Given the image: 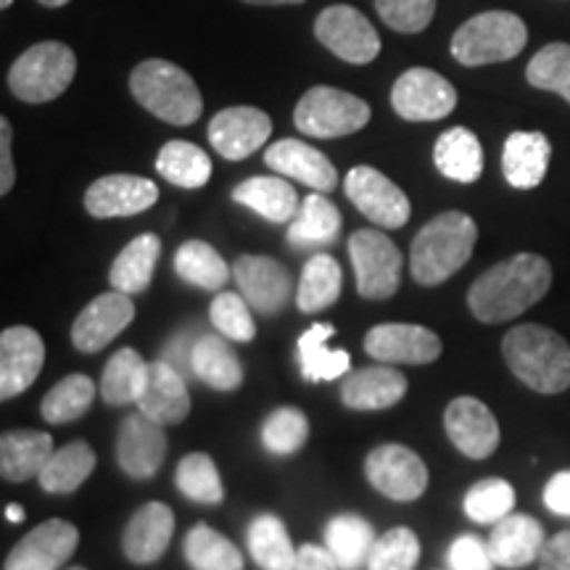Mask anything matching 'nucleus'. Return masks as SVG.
<instances>
[{
  "mask_svg": "<svg viewBox=\"0 0 570 570\" xmlns=\"http://www.w3.org/2000/svg\"><path fill=\"white\" fill-rule=\"evenodd\" d=\"M552 267L539 254H515L489 267L468 291V309L479 323H508L547 296Z\"/></svg>",
  "mask_w": 570,
  "mask_h": 570,
  "instance_id": "f257e3e1",
  "label": "nucleus"
},
{
  "mask_svg": "<svg viewBox=\"0 0 570 570\" xmlns=\"http://www.w3.org/2000/svg\"><path fill=\"white\" fill-rule=\"evenodd\" d=\"M479 225L465 212H441L412 240L410 273L420 285H441L473 256Z\"/></svg>",
  "mask_w": 570,
  "mask_h": 570,
  "instance_id": "f03ea898",
  "label": "nucleus"
},
{
  "mask_svg": "<svg viewBox=\"0 0 570 570\" xmlns=\"http://www.w3.org/2000/svg\"><path fill=\"white\" fill-rule=\"evenodd\" d=\"M502 354L512 375L539 394L570 389V344L550 327H512L502 341Z\"/></svg>",
  "mask_w": 570,
  "mask_h": 570,
  "instance_id": "7ed1b4c3",
  "label": "nucleus"
},
{
  "mask_svg": "<svg viewBox=\"0 0 570 570\" xmlns=\"http://www.w3.org/2000/svg\"><path fill=\"white\" fill-rule=\"evenodd\" d=\"M130 92L142 109L167 125H194L204 111V98L194 77L164 59H146L132 69Z\"/></svg>",
  "mask_w": 570,
  "mask_h": 570,
  "instance_id": "20e7f679",
  "label": "nucleus"
},
{
  "mask_svg": "<svg viewBox=\"0 0 570 570\" xmlns=\"http://www.w3.org/2000/svg\"><path fill=\"white\" fill-rule=\"evenodd\" d=\"M529 42L525 21L510 11H487L468 19L454 32L452 56L462 67H487V63L510 61Z\"/></svg>",
  "mask_w": 570,
  "mask_h": 570,
  "instance_id": "39448f33",
  "label": "nucleus"
},
{
  "mask_svg": "<svg viewBox=\"0 0 570 570\" xmlns=\"http://www.w3.org/2000/svg\"><path fill=\"white\" fill-rule=\"evenodd\" d=\"M77 75V56L59 40L27 48L9 69V88L24 104H48L63 96Z\"/></svg>",
  "mask_w": 570,
  "mask_h": 570,
  "instance_id": "423d86ee",
  "label": "nucleus"
},
{
  "mask_svg": "<svg viewBox=\"0 0 570 570\" xmlns=\"http://www.w3.org/2000/svg\"><path fill=\"white\" fill-rule=\"evenodd\" d=\"M370 117L373 111L360 96L331 88V85H317V88L306 90L294 109L296 130L323 140L360 132L370 122Z\"/></svg>",
  "mask_w": 570,
  "mask_h": 570,
  "instance_id": "0eeeda50",
  "label": "nucleus"
},
{
  "mask_svg": "<svg viewBox=\"0 0 570 570\" xmlns=\"http://www.w3.org/2000/svg\"><path fill=\"white\" fill-rule=\"evenodd\" d=\"M348 256L356 277V294L370 302H383L399 291L402 283V252L386 233L356 230L348 238Z\"/></svg>",
  "mask_w": 570,
  "mask_h": 570,
  "instance_id": "6e6552de",
  "label": "nucleus"
},
{
  "mask_svg": "<svg viewBox=\"0 0 570 570\" xmlns=\"http://www.w3.org/2000/svg\"><path fill=\"white\" fill-rule=\"evenodd\" d=\"M391 106L407 122H439L458 106V90L439 71L415 67L394 82Z\"/></svg>",
  "mask_w": 570,
  "mask_h": 570,
  "instance_id": "1a4fd4ad",
  "label": "nucleus"
},
{
  "mask_svg": "<svg viewBox=\"0 0 570 570\" xmlns=\"http://www.w3.org/2000/svg\"><path fill=\"white\" fill-rule=\"evenodd\" d=\"M315 38L346 63H370L381 53V38L354 6H327L315 19Z\"/></svg>",
  "mask_w": 570,
  "mask_h": 570,
  "instance_id": "9d476101",
  "label": "nucleus"
},
{
  "mask_svg": "<svg viewBox=\"0 0 570 570\" xmlns=\"http://www.w3.org/2000/svg\"><path fill=\"white\" fill-rule=\"evenodd\" d=\"M365 475L375 491L394 502H415L428 489V468L404 444H381L367 454Z\"/></svg>",
  "mask_w": 570,
  "mask_h": 570,
  "instance_id": "9b49d317",
  "label": "nucleus"
},
{
  "mask_svg": "<svg viewBox=\"0 0 570 570\" xmlns=\"http://www.w3.org/2000/svg\"><path fill=\"white\" fill-rule=\"evenodd\" d=\"M344 188L348 202L365 214L370 223H375L377 227H386V230H399V227L407 225L410 198L396 183H391L381 169L365 167V164L348 169Z\"/></svg>",
  "mask_w": 570,
  "mask_h": 570,
  "instance_id": "f8f14e48",
  "label": "nucleus"
},
{
  "mask_svg": "<svg viewBox=\"0 0 570 570\" xmlns=\"http://www.w3.org/2000/svg\"><path fill=\"white\" fill-rule=\"evenodd\" d=\"M233 281L248 306L267 317L281 315L294 296V277L273 256L240 254L233 265Z\"/></svg>",
  "mask_w": 570,
  "mask_h": 570,
  "instance_id": "ddd939ff",
  "label": "nucleus"
},
{
  "mask_svg": "<svg viewBox=\"0 0 570 570\" xmlns=\"http://www.w3.org/2000/svg\"><path fill=\"white\" fill-rule=\"evenodd\" d=\"M212 148L227 161H244L259 151L273 135V119L256 106H230L209 122Z\"/></svg>",
  "mask_w": 570,
  "mask_h": 570,
  "instance_id": "4468645a",
  "label": "nucleus"
},
{
  "mask_svg": "<svg viewBox=\"0 0 570 570\" xmlns=\"http://www.w3.org/2000/svg\"><path fill=\"white\" fill-rule=\"evenodd\" d=\"M365 352L386 365H431L441 356V338L423 325L383 323L367 331Z\"/></svg>",
  "mask_w": 570,
  "mask_h": 570,
  "instance_id": "2eb2a0df",
  "label": "nucleus"
},
{
  "mask_svg": "<svg viewBox=\"0 0 570 570\" xmlns=\"http://www.w3.org/2000/svg\"><path fill=\"white\" fill-rule=\"evenodd\" d=\"M135 320L132 296L122 291L96 296L71 323V344L77 352L96 354L111 344Z\"/></svg>",
  "mask_w": 570,
  "mask_h": 570,
  "instance_id": "dca6fc26",
  "label": "nucleus"
},
{
  "mask_svg": "<svg viewBox=\"0 0 570 570\" xmlns=\"http://www.w3.org/2000/svg\"><path fill=\"white\" fill-rule=\"evenodd\" d=\"M167 458L164 425L142 412H132L122 420L117 433V462L135 481H148L159 473Z\"/></svg>",
  "mask_w": 570,
  "mask_h": 570,
  "instance_id": "f3484780",
  "label": "nucleus"
},
{
  "mask_svg": "<svg viewBox=\"0 0 570 570\" xmlns=\"http://www.w3.org/2000/svg\"><path fill=\"white\" fill-rule=\"evenodd\" d=\"M46 365V344L40 333L27 325L6 327L0 333V399L24 394L38 381L40 370Z\"/></svg>",
  "mask_w": 570,
  "mask_h": 570,
  "instance_id": "a211bd4d",
  "label": "nucleus"
},
{
  "mask_svg": "<svg viewBox=\"0 0 570 570\" xmlns=\"http://www.w3.org/2000/svg\"><path fill=\"white\" fill-rule=\"evenodd\" d=\"M446 436L454 449L470 460H487L497 452L502 433L499 423L487 404L475 396H460L449 402L444 412Z\"/></svg>",
  "mask_w": 570,
  "mask_h": 570,
  "instance_id": "6ab92c4d",
  "label": "nucleus"
},
{
  "mask_svg": "<svg viewBox=\"0 0 570 570\" xmlns=\"http://www.w3.org/2000/svg\"><path fill=\"white\" fill-rule=\"evenodd\" d=\"M77 544L80 531L69 520H46L13 547L3 570H59L77 552Z\"/></svg>",
  "mask_w": 570,
  "mask_h": 570,
  "instance_id": "aec40b11",
  "label": "nucleus"
},
{
  "mask_svg": "<svg viewBox=\"0 0 570 570\" xmlns=\"http://www.w3.org/2000/svg\"><path fill=\"white\" fill-rule=\"evenodd\" d=\"M159 202V188L140 175H106L85 190V209L96 219L135 217Z\"/></svg>",
  "mask_w": 570,
  "mask_h": 570,
  "instance_id": "412c9836",
  "label": "nucleus"
},
{
  "mask_svg": "<svg viewBox=\"0 0 570 570\" xmlns=\"http://www.w3.org/2000/svg\"><path fill=\"white\" fill-rule=\"evenodd\" d=\"M265 164L273 173L291 177V180L302 183L317 194H331L338 185V173L333 161L304 140L283 138L273 142L265 151Z\"/></svg>",
  "mask_w": 570,
  "mask_h": 570,
  "instance_id": "4be33fe9",
  "label": "nucleus"
},
{
  "mask_svg": "<svg viewBox=\"0 0 570 570\" xmlns=\"http://www.w3.org/2000/svg\"><path fill=\"white\" fill-rule=\"evenodd\" d=\"M175 537V512L164 502H148L127 520L122 552L135 566H151L161 560Z\"/></svg>",
  "mask_w": 570,
  "mask_h": 570,
  "instance_id": "5701e85b",
  "label": "nucleus"
},
{
  "mask_svg": "<svg viewBox=\"0 0 570 570\" xmlns=\"http://www.w3.org/2000/svg\"><path fill=\"white\" fill-rule=\"evenodd\" d=\"M407 394V377L399 373L396 367L383 365L375 367H362L352 370L344 377V386H341V402L348 410L360 412H377L389 410L399 404Z\"/></svg>",
  "mask_w": 570,
  "mask_h": 570,
  "instance_id": "b1692460",
  "label": "nucleus"
},
{
  "mask_svg": "<svg viewBox=\"0 0 570 570\" xmlns=\"http://www.w3.org/2000/svg\"><path fill=\"white\" fill-rule=\"evenodd\" d=\"M547 539L544 529L537 518L523 515V512H510L494 523V531L489 537L491 558L499 568H525L533 560H539L541 550H544Z\"/></svg>",
  "mask_w": 570,
  "mask_h": 570,
  "instance_id": "393cba45",
  "label": "nucleus"
},
{
  "mask_svg": "<svg viewBox=\"0 0 570 570\" xmlns=\"http://www.w3.org/2000/svg\"><path fill=\"white\" fill-rule=\"evenodd\" d=\"M138 410L161 425H177L190 415V391L185 386V375L156 360L148 370V383L138 399Z\"/></svg>",
  "mask_w": 570,
  "mask_h": 570,
  "instance_id": "a878e982",
  "label": "nucleus"
},
{
  "mask_svg": "<svg viewBox=\"0 0 570 570\" xmlns=\"http://www.w3.org/2000/svg\"><path fill=\"white\" fill-rule=\"evenodd\" d=\"M552 159V142L544 132H512L504 140L502 173L512 188L531 190L544 183Z\"/></svg>",
  "mask_w": 570,
  "mask_h": 570,
  "instance_id": "bb28decb",
  "label": "nucleus"
},
{
  "mask_svg": "<svg viewBox=\"0 0 570 570\" xmlns=\"http://www.w3.org/2000/svg\"><path fill=\"white\" fill-rule=\"evenodd\" d=\"M53 452L51 433L30 431V428L27 431H9L0 439V473L11 483L38 479Z\"/></svg>",
  "mask_w": 570,
  "mask_h": 570,
  "instance_id": "cd10ccee",
  "label": "nucleus"
},
{
  "mask_svg": "<svg viewBox=\"0 0 570 570\" xmlns=\"http://www.w3.org/2000/svg\"><path fill=\"white\" fill-rule=\"evenodd\" d=\"M233 202L265 217L267 223H291L298 212V194L285 177H248L235 185Z\"/></svg>",
  "mask_w": 570,
  "mask_h": 570,
  "instance_id": "c85d7f7f",
  "label": "nucleus"
},
{
  "mask_svg": "<svg viewBox=\"0 0 570 570\" xmlns=\"http://www.w3.org/2000/svg\"><path fill=\"white\" fill-rule=\"evenodd\" d=\"M194 377L214 391H235L244 383V365L219 333H202L190 356Z\"/></svg>",
  "mask_w": 570,
  "mask_h": 570,
  "instance_id": "c756f323",
  "label": "nucleus"
},
{
  "mask_svg": "<svg viewBox=\"0 0 570 570\" xmlns=\"http://www.w3.org/2000/svg\"><path fill=\"white\" fill-rule=\"evenodd\" d=\"M161 256V240L159 235L142 233L132 238L117 259L111 262L109 283L114 291H122L127 296H138L148 288L154 281V269L159 265Z\"/></svg>",
  "mask_w": 570,
  "mask_h": 570,
  "instance_id": "7c9ffc66",
  "label": "nucleus"
},
{
  "mask_svg": "<svg viewBox=\"0 0 570 570\" xmlns=\"http://www.w3.org/2000/svg\"><path fill=\"white\" fill-rule=\"evenodd\" d=\"M433 164L446 180L470 185L483 173V148L475 132L468 127H452L441 132L436 146H433Z\"/></svg>",
  "mask_w": 570,
  "mask_h": 570,
  "instance_id": "2f4dec72",
  "label": "nucleus"
},
{
  "mask_svg": "<svg viewBox=\"0 0 570 570\" xmlns=\"http://www.w3.org/2000/svg\"><path fill=\"white\" fill-rule=\"evenodd\" d=\"M336 336V327L317 323L298 338V362H302V375L312 383L338 381L352 373V354L344 348H331L327 341Z\"/></svg>",
  "mask_w": 570,
  "mask_h": 570,
  "instance_id": "473e14b6",
  "label": "nucleus"
},
{
  "mask_svg": "<svg viewBox=\"0 0 570 570\" xmlns=\"http://www.w3.org/2000/svg\"><path fill=\"white\" fill-rule=\"evenodd\" d=\"M375 539L373 523L354 512H341L325 525V547L336 558L341 570H360L367 566Z\"/></svg>",
  "mask_w": 570,
  "mask_h": 570,
  "instance_id": "72a5a7b5",
  "label": "nucleus"
},
{
  "mask_svg": "<svg viewBox=\"0 0 570 570\" xmlns=\"http://www.w3.org/2000/svg\"><path fill=\"white\" fill-rule=\"evenodd\" d=\"M341 233V212L325 194L306 196L296 217L288 223V244L294 248H315L333 244Z\"/></svg>",
  "mask_w": 570,
  "mask_h": 570,
  "instance_id": "f704fd0d",
  "label": "nucleus"
},
{
  "mask_svg": "<svg viewBox=\"0 0 570 570\" xmlns=\"http://www.w3.org/2000/svg\"><path fill=\"white\" fill-rule=\"evenodd\" d=\"M148 370H151V362L142 360L135 348H119V352L106 362L101 383H98L104 402L109 404V407L138 404L142 389H146L148 383Z\"/></svg>",
  "mask_w": 570,
  "mask_h": 570,
  "instance_id": "c9c22d12",
  "label": "nucleus"
},
{
  "mask_svg": "<svg viewBox=\"0 0 570 570\" xmlns=\"http://www.w3.org/2000/svg\"><path fill=\"white\" fill-rule=\"evenodd\" d=\"M92 470H96V452H92L88 441L77 439L56 449L48 465L38 475V483L48 494H71L90 479Z\"/></svg>",
  "mask_w": 570,
  "mask_h": 570,
  "instance_id": "e433bc0d",
  "label": "nucleus"
},
{
  "mask_svg": "<svg viewBox=\"0 0 570 570\" xmlns=\"http://www.w3.org/2000/svg\"><path fill=\"white\" fill-rule=\"evenodd\" d=\"M344 288V269L331 254H315L302 269L296 285V304L304 315H317L338 302Z\"/></svg>",
  "mask_w": 570,
  "mask_h": 570,
  "instance_id": "4c0bfd02",
  "label": "nucleus"
},
{
  "mask_svg": "<svg viewBox=\"0 0 570 570\" xmlns=\"http://www.w3.org/2000/svg\"><path fill=\"white\" fill-rule=\"evenodd\" d=\"M248 554L262 570H291L296 562V547L288 537V529L277 515H256L246 533Z\"/></svg>",
  "mask_w": 570,
  "mask_h": 570,
  "instance_id": "58836bf2",
  "label": "nucleus"
},
{
  "mask_svg": "<svg viewBox=\"0 0 570 570\" xmlns=\"http://www.w3.org/2000/svg\"><path fill=\"white\" fill-rule=\"evenodd\" d=\"M156 173L185 190H198L209 183L212 159L204 148L188 140H169L156 156Z\"/></svg>",
  "mask_w": 570,
  "mask_h": 570,
  "instance_id": "ea45409f",
  "label": "nucleus"
},
{
  "mask_svg": "<svg viewBox=\"0 0 570 570\" xmlns=\"http://www.w3.org/2000/svg\"><path fill=\"white\" fill-rule=\"evenodd\" d=\"M175 273L180 281L196 285L204 291H223V285L230 281L233 269L219 256L217 248L206 240H185L175 254Z\"/></svg>",
  "mask_w": 570,
  "mask_h": 570,
  "instance_id": "a19ab883",
  "label": "nucleus"
},
{
  "mask_svg": "<svg viewBox=\"0 0 570 570\" xmlns=\"http://www.w3.org/2000/svg\"><path fill=\"white\" fill-rule=\"evenodd\" d=\"M183 552L194 570H244V554L238 547L206 523L185 533Z\"/></svg>",
  "mask_w": 570,
  "mask_h": 570,
  "instance_id": "79ce46f5",
  "label": "nucleus"
},
{
  "mask_svg": "<svg viewBox=\"0 0 570 570\" xmlns=\"http://www.w3.org/2000/svg\"><path fill=\"white\" fill-rule=\"evenodd\" d=\"M92 399H96V383H92V377L80 373L67 375L42 396L40 415L51 425L71 423V420H80L90 410Z\"/></svg>",
  "mask_w": 570,
  "mask_h": 570,
  "instance_id": "37998d69",
  "label": "nucleus"
},
{
  "mask_svg": "<svg viewBox=\"0 0 570 570\" xmlns=\"http://www.w3.org/2000/svg\"><path fill=\"white\" fill-rule=\"evenodd\" d=\"M175 483L183 491V497H188L196 504H219L225 499L223 479H219V470L214 465V460L204 452L185 454L177 462L175 470Z\"/></svg>",
  "mask_w": 570,
  "mask_h": 570,
  "instance_id": "c03bdc74",
  "label": "nucleus"
},
{
  "mask_svg": "<svg viewBox=\"0 0 570 570\" xmlns=\"http://www.w3.org/2000/svg\"><path fill=\"white\" fill-rule=\"evenodd\" d=\"M306 439H309V420L291 404L273 410L262 423V444L277 458L296 454L306 444Z\"/></svg>",
  "mask_w": 570,
  "mask_h": 570,
  "instance_id": "a18cd8bd",
  "label": "nucleus"
},
{
  "mask_svg": "<svg viewBox=\"0 0 570 570\" xmlns=\"http://www.w3.org/2000/svg\"><path fill=\"white\" fill-rule=\"evenodd\" d=\"M515 508V491L504 479H483L468 489L465 515L475 523L494 525Z\"/></svg>",
  "mask_w": 570,
  "mask_h": 570,
  "instance_id": "49530a36",
  "label": "nucleus"
},
{
  "mask_svg": "<svg viewBox=\"0 0 570 570\" xmlns=\"http://www.w3.org/2000/svg\"><path fill=\"white\" fill-rule=\"evenodd\" d=\"M525 80L533 88L558 92L570 104V46L568 42H550L533 56L529 69H525Z\"/></svg>",
  "mask_w": 570,
  "mask_h": 570,
  "instance_id": "de8ad7c7",
  "label": "nucleus"
},
{
  "mask_svg": "<svg viewBox=\"0 0 570 570\" xmlns=\"http://www.w3.org/2000/svg\"><path fill=\"white\" fill-rule=\"evenodd\" d=\"M209 320L214 331L235 344H248L256 336V323L252 317V306L240 294L219 291L209 304Z\"/></svg>",
  "mask_w": 570,
  "mask_h": 570,
  "instance_id": "09e8293b",
  "label": "nucleus"
},
{
  "mask_svg": "<svg viewBox=\"0 0 570 570\" xmlns=\"http://www.w3.org/2000/svg\"><path fill=\"white\" fill-rule=\"evenodd\" d=\"M420 560V541L415 531L391 529L375 539L373 552H370L367 570H415Z\"/></svg>",
  "mask_w": 570,
  "mask_h": 570,
  "instance_id": "8fccbe9b",
  "label": "nucleus"
},
{
  "mask_svg": "<svg viewBox=\"0 0 570 570\" xmlns=\"http://www.w3.org/2000/svg\"><path fill=\"white\" fill-rule=\"evenodd\" d=\"M375 11L391 30L415 35L433 21L436 0H375Z\"/></svg>",
  "mask_w": 570,
  "mask_h": 570,
  "instance_id": "3c124183",
  "label": "nucleus"
},
{
  "mask_svg": "<svg viewBox=\"0 0 570 570\" xmlns=\"http://www.w3.org/2000/svg\"><path fill=\"white\" fill-rule=\"evenodd\" d=\"M449 570H494L489 541L475 537V533H462L449 544L446 552Z\"/></svg>",
  "mask_w": 570,
  "mask_h": 570,
  "instance_id": "603ef678",
  "label": "nucleus"
},
{
  "mask_svg": "<svg viewBox=\"0 0 570 570\" xmlns=\"http://www.w3.org/2000/svg\"><path fill=\"white\" fill-rule=\"evenodd\" d=\"M539 570H570V531H560L539 554Z\"/></svg>",
  "mask_w": 570,
  "mask_h": 570,
  "instance_id": "864d4df0",
  "label": "nucleus"
},
{
  "mask_svg": "<svg viewBox=\"0 0 570 570\" xmlns=\"http://www.w3.org/2000/svg\"><path fill=\"white\" fill-rule=\"evenodd\" d=\"M11 140L13 130L9 119H0V194H11L13 183H17V169H13V156H11Z\"/></svg>",
  "mask_w": 570,
  "mask_h": 570,
  "instance_id": "5fc2aeb1",
  "label": "nucleus"
},
{
  "mask_svg": "<svg viewBox=\"0 0 570 570\" xmlns=\"http://www.w3.org/2000/svg\"><path fill=\"white\" fill-rule=\"evenodd\" d=\"M544 504L554 515H570V470L552 475L544 487Z\"/></svg>",
  "mask_w": 570,
  "mask_h": 570,
  "instance_id": "6e6d98bb",
  "label": "nucleus"
},
{
  "mask_svg": "<svg viewBox=\"0 0 570 570\" xmlns=\"http://www.w3.org/2000/svg\"><path fill=\"white\" fill-rule=\"evenodd\" d=\"M291 570H341V568H338L336 558L327 552V547L304 544V547H298L296 562Z\"/></svg>",
  "mask_w": 570,
  "mask_h": 570,
  "instance_id": "4d7b16f0",
  "label": "nucleus"
},
{
  "mask_svg": "<svg viewBox=\"0 0 570 570\" xmlns=\"http://www.w3.org/2000/svg\"><path fill=\"white\" fill-rule=\"evenodd\" d=\"M6 520L21 523V520H24V508H21V504H9V508H6Z\"/></svg>",
  "mask_w": 570,
  "mask_h": 570,
  "instance_id": "13d9d810",
  "label": "nucleus"
},
{
  "mask_svg": "<svg viewBox=\"0 0 570 570\" xmlns=\"http://www.w3.org/2000/svg\"><path fill=\"white\" fill-rule=\"evenodd\" d=\"M244 3H252V6H298V3H304V0H244Z\"/></svg>",
  "mask_w": 570,
  "mask_h": 570,
  "instance_id": "bf43d9fd",
  "label": "nucleus"
},
{
  "mask_svg": "<svg viewBox=\"0 0 570 570\" xmlns=\"http://www.w3.org/2000/svg\"><path fill=\"white\" fill-rule=\"evenodd\" d=\"M38 3L46 6V9H61V6H67L69 0H38Z\"/></svg>",
  "mask_w": 570,
  "mask_h": 570,
  "instance_id": "052dcab7",
  "label": "nucleus"
},
{
  "mask_svg": "<svg viewBox=\"0 0 570 570\" xmlns=\"http://www.w3.org/2000/svg\"><path fill=\"white\" fill-rule=\"evenodd\" d=\"M13 0H0V9H9Z\"/></svg>",
  "mask_w": 570,
  "mask_h": 570,
  "instance_id": "680f3d73",
  "label": "nucleus"
},
{
  "mask_svg": "<svg viewBox=\"0 0 570 570\" xmlns=\"http://www.w3.org/2000/svg\"><path fill=\"white\" fill-rule=\"evenodd\" d=\"M69 570H88V568H80V566H75V568H69Z\"/></svg>",
  "mask_w": 570,
  "mask_h": 570,
  "instance_id": "e2e57ef3",
  "label": "nucleus"
}]
</instances>
